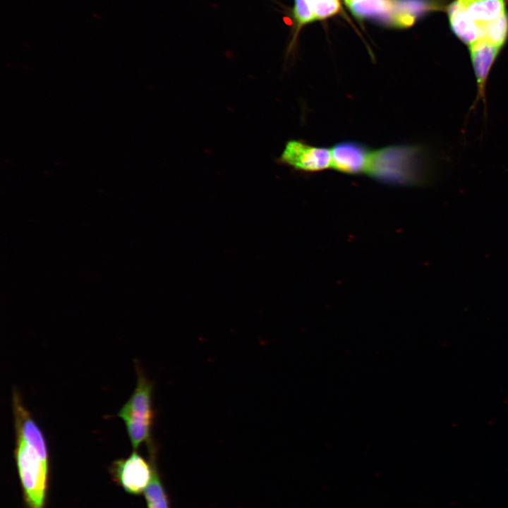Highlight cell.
Returning a JSON list of instances; mask_svg holds the SVG:
<instances>
[{
    "label": "cell",
    "mask_w": 508,
    "mask_h": 508,
    "mask_svg": "<svg viewBox=\"0 0 508 508\" xmlns=\"http://www.w3.org/2000/svg\"><path fill=\"white\" fill-rule=\"evenodd\" d=\"M508 0H454L446 7L452 32L468 47L503 48L508 40Z\"/></svg>",
    "instance_id": "cell-1"
},
{
    "label": "cell",
    "mask_w": 508,
    "mask_h": 508,
    "mask_svg": "<svg viewBox=\"0 0 508 508\" xmlns=\"http://www.w3.org/2000/svg\"><path fill=\"white\" fill-rule=\"evenodd\" d=\"M429 156L418 145H389L371 152L367 174L389 183H419L429 172Z\"/></svg>",
    "instance_id": "cell-2"
},
{
    "label": "cell",
    "mask_w": 508,
    "mask_h": 508,
    "mask_svg": "<svg viewBox=\"0 0 508 508\" xmlns=\"http://www.w3.org/2000/svg\"><path fill=\"white\" fill-rule=\"evenodd\" d=\"M136 369V387L118 413V416L125 423L134 450L142 443L145 442L148 446L153 444L152 429L154 420L152 382L145 377L139 366L137 365Z\"/></svg>",
    "instance_id": "cell-3"
},
{
    "label": "cell",
    "mask_w": 508,
    "mask_h": 508,
    "mask_svg": "<svg viewBox=\"0 0 508 508\" xmlns=\"http://www.w3.org/2000/svg\"><path fill=\"white\" fill-rule=\"evenodd\" d=\"M15 458L28 508H44L49 464L19 437H16Z\"/></svg>",
    "instance_id": "cell-4"
},
{
    "label": "cell",
    "mask_w": 508,
    "mask_h": 508,
    "mask_svg": "<svg viewBox=\"0 0 508 508\" xmlns=\"http://www.w3.org/2000/svg\"><path fill=\"white\" fill-rule=\"evenodd\" d=\"M155 452V448L149 449L150 462L135 450L127 458L115 461L111 468L114 480L130 494L144 492L152 476Z\"/></svg>",
    "instance_id": "cell-5"
},
{
    "label": "cell",
    "mask_w": 508,
    "mask_h": 508,
    "mask_svg": "<svg viewBox=\"0 0 508 508\" xmlns=\"http://www.w3.org/2000/svg\"><path fill=\"white\" fill-rule=\"evenodd\" d=\"M277 162L296 171L319 172L332 168L330 148L310 145L301 140H289Z\"/></svg>",
    "instance_id": "cell-6"
},
{
    "label": "cell",
    "mask_w": 508,
    "mask_h": 508,
    "mask_svg": "<svg viewBox=\"0 0 508 508\" xmlns=\"http://www.w3.org/2000/svg\"><path fill=\"white\" fill-rule=\"evenodd\" d=\"M332 168L343 174L358 175L367 172L372 150L362 143L342 141L330 148Z\"/></svg>",
    "instance_id": "cell-7"
},
{
    "label": "cell",
    "mask_w": 508,
    "mask_h": 508,
    "mask_svg": "<svg viewBox=\"0 0 508 508\" xmlns=\"http://www.w3.org/2000/svg\"><path fill=\"white\" fill-rule=\"evenodd\" d=\"M445 7V0H392L389 27H410L425 14Z\"/></svg>",
    "instance_id": "cell-8"
},
{
    "label": "cell",
    "mask_w": 508,
    "mask_h": 508,
    "mask_svg": "<svg viewBox=\"0 0 508 508\" xmlns=\"http://www.w3.org/2000/svg\"><path fill=\"white\" fill-rule=\"evenodd\" d=\"M353 15L389 26L392 0H345Z\"/></svg>",
    "instance_id": "cell-9"
},
{
    "label": "cell",
    "mask_w": 508,
    "mask_h": 508,
    "mask_svg": "<svg viewBox=\"0 0 508 508\" xmlns=\"http://www.w3.org/2000/svg\"><path fill=\"white\" fill-rule=\"evenodd\" d=\"M147 508H171L170 501L154 464L152 478L144 490Z\"/></svg>",
    "instance_id": "cell-10"
},
{
    "label": "cell",
    "mask_w": 508,
    "mask_h": 508,
    "mask_svg": "<svg viewBox=\"0 0 508 508\" xmlns=\"http://www.w3.org/2000/svg\"><path fill=\"white\" fill-rule=\"evenodd\" d=\"M313 15L314 19L321 20L338 12V0H301Z\"/></svg>",
    "instance_id": "cell-11"
}]
</instances>
